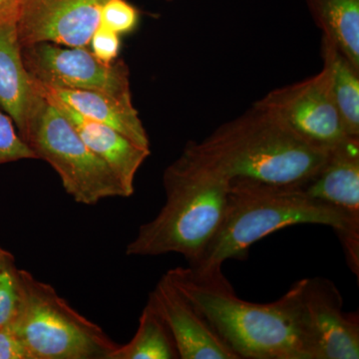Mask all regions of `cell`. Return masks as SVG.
Instances as JSON below:
<instances>
[{"label":"cell","instance_id":"cell-1","mask_svg":"<svg viewBox=\"0 0 359 359\" xmlns=\"http://www.w3.org/2000/svg\"><path fill=\"white\" fill-rule=\"evenodd\" d=\"M327 154L254 103L202 141L189 142L174 162L194 173L228 182L247 179L302 187L320 171Z\"/></svg>","mask_w":359,"mask_h":359},{"label":"cell","instance_id":"cell-2","mask_svg":"<svg viewBox=\"0 0 359 359\" xmlns=\"http://www.w3.org/2000/svg\"><path fill=\"white\" fill-rule=\"evenodd\" d=\"M165 276L238 359H311L302 327V280L278 301L255 304L238 297L222 269L179 266Z\"/></svg>","mask_w":359,"mask_h":359},{"label":"cell","instance_id":"cell-3","mask_svg":"<svg viewBox=\"0 0 359 359\" xmlns=\"http://www.w3.org/2000/svg\"><path fill=\"white\" fill-rule=\"evenodd\" d=\"M330 226L337 231L349 269L359 276V226L332 205L309 197L302 187L252 180L230 182L223 219L199 261V271L222 269L229 259H245L252 245L295 224Z\"/></svg>","mask_w":359,"mask_h":359},{"label":"cell","instance_id":"cell-4","mask_svg":"<svg viewBox=\"0 0 359 359\" xmlns=\"http://www.w3.org/2000/svg\"><path fill=\"white\" fill-rule=\"evenodd\" d=\"M166 202L159 214L142 224L126 248L127 256L182 255L194 266L223 219L230 182L194 173L173 162L165 170Z\"/></svg>","mask_w":359,"mask_h":359},{"label":"cell","instance_id":"cell-5","mask_svg":"<svg viewBox=\"0 0 359 359\" xmlns=\"http://www.w3.org/2000/svg\"><path fill=\"white\" fill-rule=\"evenodd\" d=\"M32 359H108L119 344L49 283L18 273V302L9 321Z\"/></svg>","mask_w":359,"mask_h":359},{"label":"cell","instance_id":"cell-6","mask_svg":"<svg viewBox=\"0 0 359 359\" xmlns=\"http://www.w3.org/2000/svg\"><path fill=\"white\" fill-rule=\"evenodd\" d=\"M21 138L37 160L53 168L65 192L78 204L94 205L109 198H127L107 163L87 147L69 120L46 98Z\"/></svg>","mask_w":359,"mask_h":359},{"label":"cell","instance_id":"cell-7","mask_svg":"<svg viewBox=\"0 0 359 359\" xmlns=\"http://www.w3.org/2000/svg\"><path fill=\"white\" fill-rule=\"evenodd\" d=\"M22 56L33 79L45 86L101 92L123 102L133 103L129 66L121 58L105 63L89 47L50 42L22 47Z\"/></svg>","mask_w":359,"mask_h":359},{"label":"cell","instance_id":"cell-8","mask_svg":"<svg viewBox=\"0 0 359 359\" xmlns=\"http://www.w3.org/2000/svg\"><path fill=\"white\" fill-rule=\"evenodd\" d=\"M302 141L320 150H332L348 138L335 105L327 70L269 91L257 100Z\"/></svg>","mask_w":359,"mask_h":359},{"label":"cell","instance_id":"cell-9","mask_svg":"<svg viewBox=\"0 0 359 359\" xmlns=\"http://www.w3.org/2000/svg\"><path fill=\"white\" fill-rule=\"evenodd\" d=\"M301 309L311 359H358L359 316L342 309V297L327 278L302 280Z\"/></svg>","mask_w":359,"mask_h":359},{"label":"cell","instance_id":"cell-10","mask_svg":"<svg viewBox=\"0 0 359 359\" xmlns=\"http://www.w3.org/2000/svg\"><path fill=\"white\" fill-rule=\"evenodd\" d=\"M109 0H22L16 18L21 47L50 42L89 47Z\"/></svg>","mask_w":359,"mask_h":359},{"label":"cell","instance_id":"cell-11","mask_svg":"<svg viewBox=\"0 0 359 359\" xmlns=\"http://www.w3.org/2000/svg\"><path fill=\"white\" fill-rule=\"evenodd\" d=\"M148 304L166 323L182 359H238L204 316L163 276Z\"/></svg>","mask_w":359,"mask_h":359},{"label":"cell","instance_id":"cell-12","mask_svg":"<svg viewBox=\"0 0 359 359\" xmlns=\"http://www.w3.org/2000/svg\"><path fill=\"white\" fill-rule=\"evenodd\" d=\"M45 101L25 65L16 21L0 25V109L25 133Z\"/></svg>","mask_w":359,"mask_h":359},{"label":"cell","instance_id":"cell-13","mask_svg":"<svg viewBox=\"0 0 359 359\" xmlns=\"http://www.w3.org/2000/svg\"><path fill=\"white\" fill-rule=\"evenodd\" d=\"M304 192L339 210L359 226V138L348 137L328 151L327 159Z\"/></svg>","mask_w":359,"mask_h":359},{"label":"cell","instance_id":"cell-14","mask_svg":"<svg viewBox=\"0 0 359 359\" xmlns=\"http://www.w3.org/2000/svg\"><path fill=\"white\" fill-rule=\"evenodd\" d=\"M45 98L69 120L87 147L107 163L119 179L127 198L131 197L135 190V178L143 163L150 156V148L142 147L117 130L89 119L65 104L48 97Z\"/></svg>","mask_w":359,"mask_h":359},{"label":"cell","instance_id":"cell-15","mask_svg":"<svg viewBox=\"0 0 359 359\" xmlns=\"http://www.w3.org/2000/svg\"><path fill=\"white\" fill-rule=\"evenodd\" d=\"M34 81L42 95L65 104L79 114L117 130L134 143L150 148L147 131L133 103L88 90L54 88Z\"/></svg>","mask_w":359,"mask_h":359},{"label":"cell","instance_id":"cell-16","mask_svg":"<svg viewBox=\"0 0 359 359\" xmlns=\"http://www.w3.org/2000/svg\"><path fill=\"white\" fill-rule=\"evenodd\" d=\"M320 52L344 130L359 138V69L327 37L321 39Z\"/></svg>","mask_w":359,"mask_h":359},{"label":"cell","instance_id":"cell-17","mask_svg":"<svg viewBox=\"0 0 359 359\" xmlns=\"http://www.w3.org/2000/svg\"><path fill=\"white\" fill-rule=\"evenodd\" d=\"M323 36L359 69V0H306Z\"/></svg>","mask_w":359,"mask_h":359},{"label":"cell","instance_id":"cell-18","mask_svg":"<svg viewBox=\"0 0 359 359\" xmlns=\"http://www.w3.org/2000/svg\"><path fill=\"white\" fill-rule=\"evenodd\" d=\"M176 344L166 323L150 304L139 318V327L128 344L118 346L108 359H176Z\"/></svg>","mask_w":359,"mask_h":359},{"label":"cell","instance_id":"cell-19","mask_svg":"<svg viewBox=\"0 0 359 359\" xmlns=\"http://www.w3.org/2000/svg\"><path fill=\"white\" fill-rule=\"evenodd\" d=\"M18 273L15 257L0 245V325L13 320L18 302Z\"/></svg>","mask_w":359,"mask_h":359},{"label":"cell","instance_id":"cell-20","mask_svg":"<svg viewBox=\"0 0 359 359\" xmlns=\"http://www.w3.org/2000/svg\"><path fill=\"white\" fill-rule=\"evenodd\" d=\"M21 160H37V157L21 138L13 119L0 109V166Z\"/></svg>","mask_w":359,"mask_h":359},{"label":"cell","instance_id":"cell-21","mask_svg":"<svg viewBox=\"0 0 359 359\" xmlns=\"http://www.w3.org/2000/svg\"><path fill=\"white\" fill-rule=\"evenodd\" d=\"M139 20L138 9L126 0H109L103 7L100 23L121 36L133 32Z\"/></svg>","mask_w":359,"mask_h":359},{"label":"cell","instance_id":"cell-22","mask_svg":"<svg viewBox=\"0 0 359 359\" xmlns=\"http://www.w3.org/2000/svg\"><path fill=\"white\" fill-rule=\"evenodd\" d=\"M89 48L99 60L114 62L121 48L120 35L100 23L90 39Z\"/></svg>","mask_w":359,"mask_h":359},{"label":"cell","instance_id":"cell-23","mask_svg":"<svg viewBox=\"0 0 359 359\" xmlns=\"http://www.w3.org/2000/svg\"><path fill=\"white\" fill-rule=\"evenodd\" d=\"M0 359H32L11 323L0 325Z\"/></svg>","mask_w":359,"mask_h":359},{"label":"cell","instance_id":"cell-24","mask_svg":"<svg viewBox=\"0 0 359 359\" xmlns=\"http://www.w3.org/2000/svg\"><path fill=\"white\" fill-rule=\"evenodd\" d=\"M22 0H0V25L16 21Z\"/></svg>","mask_w":359,"mask_h":359},{"label":"cell","instance_id":"cell-25","mask_svg":"<svg viewBox=\"0 0 359 359\" xmlns=\"http://www.w3.org/2000/svg\"><path fill=\"white\" fill-rule=\"evenodd\" d=\"M168 1H171V0H168Z\"/></svg>","mask_w":359,"mask_h":359}]
</instances>
